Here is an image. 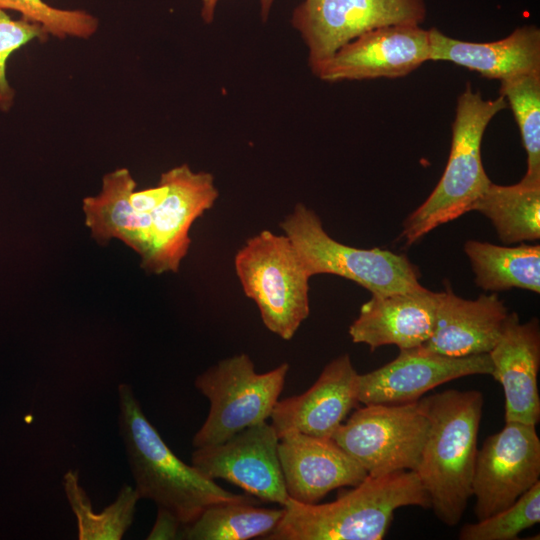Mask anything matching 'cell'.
<instances>
[{
    "instance_id": "obj_1",
    "label": "cell",
    "mask_w": 540,
    "mask_h": 540,
    "mask_svg": "<svg viewBox=\"0 0 540 540\" xmlns=\"http://www.w3.org/2000/svg\"><path fill=\"white\" fill-rule=\"evenodd\" d=\"M427 436L415 472L439 521L459 523L472 496L483 394L448 389L420 399Z\"/></svg>"
},
{
    "instance_id": "obj_2",
    "label": "cell",
    "mask_w": 540,
    "mask_h": 540,
    "mask_svg": "<svg viewBox=\"0 0 540 540\" xmlns=\"http://www.w3.org/2000/svg\"><path fill=\"white\" fill-rule=\"evenodd\" d=\"M428 508L429 498L415 471L367 475L351 490L324 504L288 498L266 540H381L396 509Z\"/></svg>"
},
{
    "instance_id": "obj_3",
    "label": "cell",
    "mask_w": 540,
    "mask_h": 540,
    "mask_svg": "<svg viewBox=\"0 0 540 540\" xmlns=\"http://www.w3.org/2000/svg\"><path fill=\"white\" fill-rule=\"evenodd\" d=\"M118 398L120 434L140 499L152 500L182 525L194 521L211 505L253 500L223 489L180 460L147 419L128 384L118 386Z\"/></svg>"
},
{
    "instance_id": "obj_4",
    "label": "cell",
    "mask_w": 540,
    "mask_h": 540,
    "mask_svg": "<svg viewBox=\"0 0 540 540\" xmlns=\"http://www.w3.org/2000/svg\"><path fill=\"white\" fill-rule=\"evenodd\" d=\"M507 106L503 96L485 100L467 83L457 99L451 150L443 175L428 198L403 223L400 237L407 246L471 211L491 183L481 158L484 132L492 118Z\"/></svg>"
},
{
    "instance_id": "obj_5",
    "label": "cell",
    "mask_w": 540,
    "mask_h": 540,
    "mask_svg": "<svg viewBox=\"0 0 540 540\" xmlns=\"http://www.w3.org/2000/svg\"><path fill=\"white\" fill-rule=\"evenodd\" d=\"M280 227L310 277L332 274L351 280L372 295L421 290L419 271L406 255L380 248L361 249L338 242L320 217L303 203L287 214Z\"/></svg>"
},
{
    "instance_id": "obj_6",
    "label": "cell",
    "mask_w": 540,
    "mask_h": 540,
    "mask_svg": "<svg viewBox=\"0 0 540 540\" xmlns=\"http://www.w3.org/2000/svg\"><path fill=\"white\" fill-rule=\"evenodd\" d=\"M234 267L245 295L265 327L290 340L309 316V280L286 235L263 230L237 251Z\"/></svg>"
},
{
    "instance_id": "obj_7",
    "label": "cell",
    "mask_w": 540,
    "mask_h": 540,
    "mask_svg": "<svg viewBox=\"0 0 540 540\" xmlns=\"http://www.w3.org/2000/svg\"><path fill=\"white\" fill-rule=\"evenodd\" d=\"M289 371L287 362L257 373L251 358L240 353L199 374L197 390L210 402L208 415L193 437L195 448L223 442L266 421L279 400Z\"/></svg>"
},
{
    "instance_id": "obj_8",
    "label": "cell",
    "mask_w": 540,
    "mask_h": 540,
    "mask_svg": "<svg viewBox=\"0 0 540 540\" xmlns=\"http://www.w3.org/2000/svg\"><path fill=\"white\" fill-rule=\"evenodd\" d=\"M429 421L420 399L368 404L355 410L332 439L371 476L415 471Z\"/></svg>"
},
{
    "instance_id": "obj_9",
    "label": "cell",
    "mask_w": 540,
    "mask_h": 540,
    "mask_svg": "<svg viewBox=\"0 0 540 540\" xmlns=\"http://www.w3.org/2000/svg\"><path fill=\"white\" fill-rule=\"evenodd\" d=\"M425 17L424 0H304L294 10L292 24L308 47L312 70L371 29L419 25Z\"/></svg>"
},
{
    "instance_id": "obj_10",
    "label": "cell",
    "mask_w": 540,
    "mask_h": 540,
    "mask_svg": "<svg viewBox=\"0 0 540 540\" xmlns=\"http://www.w3.org/2000/svg\"><path fill=\"white\" fill-rule=\"evenodd\" d=\"M540 439L536 425L505 422L477 451L472 496L477 520L510 505L539 481Z\"/></svg>"
},
{
    "instance_id": "obj_11",
    "label": "cell",
    "mask_w": 540,
    "mask_h": 540,
    "mask_svg": "<svg viewBox=\"0 0 540 540\" xmlns=\"http://www.w3.org/2000/svg\"><path fill=\"white\" fill-rule=\"evenodd\" d=\"M278 443L274 427L264 421L223 442L195 448L191 464L211 480L233 483L255 498L282 507L289 496Z\"/></svg>"
},
{
    "instance_id": "obj_12",
    "label": "cell",
    "mask_w": 540,
    "mask_h": 540,
    "mask_svg": "<svg viewBox=\"0 0 540 540\" xmlns=\"http://www.w3.org/2000/svg\"><path fill=\"white\" fill-rule=\"evenodd\" d=\"M429 59V30L415 24H395L359 35L312 71L326 82L398 78Z\"/></svg>"
},
{
    "instance_id": "obj_13",
    "label": "cell",
    "mask_w": 540,
    "mask_h": 540,
    "mask_svg": "<svg viewBox=\"0 0 540 540\" xmlns=\"http://www.w3.org/2000/svg\"><path fill=\"white\" fill-rule=\"evenodd\" d=\"M168 193L151 215L152 244L141 261L144 270L153 274L177 272L187 255L192 224L215 204L219 192L208 172H195L187 164L169 169L160 177Z\"/></svg>"
},
{
    "instance_id": "obj_14",
    "label": "cell",
    "mask_w": 540,
    "mask_h": 540,
    "mask_svg": "<svg viewBox=\"0 0 540 540\" xmlns=\"http://www.w3.org/2000/svg\"><path fill=\"white\" fill-rule=\"evenodd\" d=\"M489 353L450 357L423 348L401 349L398 356L365 374H359L358 401L368 404L416 402L446 382L470 375H492Z\"/></svg>"
},
{
    "instance_id": "obj_15",
    "label": "cell",
    "mask_w": 540,
    "mask_h": 540,
    "mask_svg": "<svg viewBox=\"0 0 540 540\" xmlns=\"http://www.w3.org/2000/svg\"><path fill=\"white\" fill-rule=\"evenodd\" d=\"M358 381L348 354L331 360L309 389L277 401L270 418L279 438L291 432L332 438L359 403Z\"/></svg>"
},
{
    "instance_id": "obj_16",
    "label": "cell",
    "mask_w": 540,
    "mask_h": 540,
    "mask_svg": "<svg viewBox=\"0 0 540 540\" xmlns=\"http://www.w3.org/2000/svg\"><path fill=\"white\" fill-rule=\"evenodd\" d=\"M278 457L289 498L304 504L356 486L368 475L332 438L287 433L279 438Z\"/></svg>"
},
{
    "instance_id": "obj_17",
    "label": "cell",
    "mask_w": 540,
    "mask_h": 540,
    "mask_svg": "<svg viewBox=\"0 0 540 540\" xmlns=\"http://www.w3.org/2000/svg\"><path fill=\"white\" fill-rule=\"evenodd\" d=\"M489 356L493 365L491 376L501 384L504 392L505 422L537 425L540 421L538 319L521 323L516 312L508 313Z\"/></svg>"
},
{
    "instance_id": "obj_18",
    "label": "cell",
    "mask_w": 540,
    "mask_h": 540,
    "mask_svg": "<svg viewBox=\"0 0 540 540\" xmlns=\"http://www.w3.org/2000/svg\"><path fill=\"white\" fill-rule=\"evenodd\" d=\"M439 292L421 290L372 295L349 326L354 343L369 346L370 351L395 345L400 350L419 347L431 336Z\"/></svg>"
},
{
    "instance_id": "obj_19",
    "label": "cell",
    "mask_w": 540,
    "mask_h": 540,
    "mask_svg": "<svg viewBox=\"0 0 540 540\" xmlns=\"http://www.w3.org/2000/svg\"><path fill=\"white\" fill-rule=\"evenodd\" d=\"M508 313L495 293L468 300L447 286L439 292L433 332L420 347L450 357L489 353L501 335Z\"/></svg>"
},
{
    "instance_id": "obj_20",
    "label": "cell",
    "mask_w": 540,
    "mask_h": 540,
    "mask_svg": "<svg viewBox=\"0 0 540 540\" xmlns=\"http://www.w3.org/2000/svg\"><path fill=\"white\" fill-rule=\"evenodd\" d=\"M430 59L449 61L500 81L540 72V30L536 26L516 28L493 42H468L429 29Z\"/></svg>"
},
{
    "instance_id": "obj_21",
    "label": "cell",
    "mask_w": 540,
    "mask_h": 540,
    "mask_svg": "<svg viewBox=\"0 0 540 540\" xmlns=\"http://www.w3.org/2000/svg\"><path fill=\"white\" fill-rule=\"evenodd\" d=\"M136 181L127 168L106 173L101 190L83 199L85 225L92 238L101 245L118 239L133 249L143 261L152 244L151 215L136 211L131 203V193Z\"/></svg>"
},
{
    "instance_id": "obj_22",
    "label": "cell",
    "mask_w": 540,
    "mask_h": 540,
    "mask_svg": "<svg viewBox=\"0 0 540 540\" xmlns=\"http://www.w3.org/2000/svg\"><path fill=\"white\" fill-rule=\"evenodd\" d=\"M475 283L485 291L512 288L540 293V245L499 246L469 240L464 244Z\"/></svg>"
},
{
    "instance_id": "obj_23",
    "label": "cell",
    "mask_w": 540,
    "mask_h": 540,
    "mask_svg": "<svg viewBox=\"0 0 540 540\" xmlns=\"http://www.w3.org/2000/svg\"><path fill=\"white\" fill-rule=\"evenodd\" d=\"M493 224L505 244L540 238V183L520 180L502 186L491 182L471 206Z\"/></svg>"
},
{
    "instance_id": "obj_24",
    "label": "cell",
    "mask_w": 540,
    "mask_h": 540,
    "mask_svg": "<svg viewBox=\"0 0 540 540\" xmlns=\"http://www.w3.org/2000/svg\"><path fill=\"white\" fill-rule=\"evenodd\" d=\"M284 509L253 505V500L211 505L191 523L182 525L178 539L247 540L263 539L273 531Z\"/></svg>"
},
{
    "instance_id": "obj_25",
    "label": "cell",
    "mask_w": 540,
    "mask_h": 540,
    "mask_svg": "<svg viewBox=\"0 0 540 540\" xmlns=\"http://www.w3.org/2000/svg\"><path fill=\"white\" fill-rule=\"evenodd\" d=\"M63 487L77 520L79 540H119L131 526L140 499L135 487L124 484L117 498L101 512L93 510L78 471L65 473Z\"/></svg>"
},
{
    "instance_id": "obj_26",
    "label": "cell",
    "mask_w": 540,
    "mask_h": 540,
    "mask_svg": "<svg viewBox=\"0 0 540 540\" xmlns=\"http://www.w3.org/2000/svg\"><path fill=\"white\" fill-rule=\"evenodd\" d=\"M500 95L511 106L527 154L522 179L540 183V72L501 81Z\"/></svg>"
},
{
    "instance_id": "obj_27",
    "label": "cell",
    "mask_w": 540,
    "mask_h": 540,
    "mask_svg": "<svg viewBox=\"0 0 540 540\" xmlns=\"http://www.w3.org/2000/svg\"><path fill=\"white\" fill-rule=\"evenodd\" d=\"M540 521V481L506 509L476 523L465 524L461 540H515Z\"/></svg>"
},
{
    "instance_id": "obj_28",
    "label": "cell",
    "mask_w": 540,
    "mask_h": 540,
    "mask_svg": "<svg viewBox=\"0 0 540 540\" xmlns=\"http://www.w3.org/2000/svg\"><path fill=\"white\" fill-rule=\"evenodd\" d=\"M0 8L20 13L21 17L40 25L49 36L59 39H88L98 30L99 20L79 9H61L44 0H0Z\"/></svg>"
},
{
    "instance_id": "obj_29",
    "label": "cell",
    "mask_w": 540,
    "mask_h": 540,
    "mask_svg": "<svg viewBox=\"0 0 540 540\" xmlns=\"http://www.w3.org/2000/svg\"><path fill=\"white\" fill-rule=\"evenodd\" d=\"M49 35L38 24L24 18L13 19L0 8V110L8 111L15 91L7 79V62L17 50L33 40L46 41Z\"/></svg>"
},
{
    "instance_id": "obj_30",
    "label": "cell",
    "mask_w": 540,
    "mask_h": 540,
    "mask_svg": "<svg viewBox=\"0 0 540 540\" xmlns=\"http://www.w3.org/2000/svg\"><path fill=\"white\" fill-rule=\"evenodd\" d=\"M167 193L168 185L160 178L154 187L140 191L134 190L130 196V203L138 212L151 213L161 204Z\"/></svg>"
},
{
    "instance_id": "obj_31",
    "label": "cell",
    "mask_w": 540,
    "mask_h": 540,
    "mask_svg": "<svg viewBox=\"0 0 540 540\" xmlns=\"http://www.w3.org/2000/svg\"><path fill=\"white\" fill-rule=\"evenodd\" d=\"M182 523L166 509L158 508L155 523L147 536L149 540L178 539Z\"/></svg>"
},
{
    "instance_id": "obj_32",
    "label": "cell",
    "mask_w": 540,
    "mask_h": 540,
    "mask_svg": "<svg viewBox=\"0 0 540 540\" xmlns=\"http://www.w3.org/2000/svg\"><path fill=\"white\" fill-rule=\"evenodd\" d=\"M218 1L219 0H202L201 16L206 23L212 22ZM273 1L274 0H260L261 16L264 21L269 15Z\"/></svg>"
}]
</instances>
